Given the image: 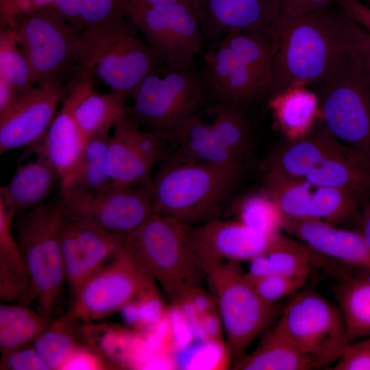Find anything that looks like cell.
<instances>
[{
	"instance_id": "obj_1",
	"label": "cell",
	"mask_w": 370,
	"mask_h": 370,
	"mask_svg": "<svg viewBox=\"0 0 370 370\" xmlns=\"http://www.w3.org/2000/svg\"><path fill=\"white\" fill-rule=\"evenodd\" d=\"M273 39L269 99L292 87L322 84L349 53L343 38L340 14L327 10L296 17L280 13Z\"/></svg>"
},
{
	"instance_id": "obj_2",
	"label": "cell",
	"mask_w": 370,
	"mask_h": 370,
	"mask_svg": "<svg viewBox=\"0 0 370 370\" xmlns=\"http://www.w3.org/2000/svg\"><path fill=\"white\" fill-rule=\"evenodd\" d=\"M243 169L238 165L166 162L151 180L153 212L185 225L219 219Z\"/></svg>"
},
{
	"instance_id": "obj_3",
	"label": "cell",
	"mask_w": 370,
	"mask_h": 370,
	"mask_svg": "<svg viewBox=\"0 0 370 370\" xmlns=\"http://www.w3.org/2000/svg\"><path fill=\"white\" fill-rule=\"evenodd\" d=\"M125 241L172 304L202 287L205 269L185 225L153 213L137 229L125 234Z\"/></svg>"
},
{
	"instance_id": "obj_4",
	"label": "cell",
	"mask_w": 370,
	"mask_h": 370,
	"mask_svg": "<svg viewBox=\"0 0 370 370\" xmlns=\"http://www.w3.org/2000/svg\"><path fill=\"white\" fill-rule=\"evenodd\" d=\"M84 58L82 64L92 70L125 101L132 97L149 74L161 72L163 65L143 41L133 21L125 16L82 32Z\"/></svg>"
},
{
	"instance_id": "obj_5",
	"label": "cell",
	"mask_w": 370,
	"mask_h": 370,
	"mask_svg": "<svg viewBox=\"0 0 370 370\" xmlns=\"http://www.w3.org/2000/svg\"><path fill=\"white\" fill-rule=\"evenodd\" d=\"M13 222L16 238L26 266L31 301L49 320L61 302L65 274L60 234L65 220L60 200L45 203L19 213Z\"/></svg>"
},
{
	"instance_id": "obj_6",
	"label": "cell",
	"mask_w": 370,
	"mask_h": 370,
	"mask_svg": "<svg viewBox=\"0 0 370 370\" xmlns=\"http://www.w3.org/2000/svg\"><path fill=\"white\" fill-rule=\"evenodd\" d=\"M8 28L27 60L36 85H64L84 60L82 32L50 5L14 16Z\"/></svg>"
},
{
	"instance_id": "obj_7",
	"label": "cell",
	"mask_w": 370,
	"mask_h": 370,
	"mask_svg": "<svg viewBox=\"0 0 370 370\" xmlns=\"http://www.w3.org/2000/svg\"><path fill=\"white\" fill-rule=\"evenodd\" d=\"M226 336V345L236 362L262 332L276 313L275 304L257 293L238 261L201 262Z\"/></svg>"
},
{
	"instance_id": "obj_8",
	"label": "cell",
	"mask_w": 370,
	"mask_h": 370,
	"mask_svg": "<svg viewBox=\"0 0 370 370\" xmlns=\"http://www.w3.org/2000/svg\"><path fill=\"white\" fill-rule=\"evenodd\" d=\"M132 99V105L127 106V114L166 140L210 103L201 71L194 66L149 74L139 84Z\"/></svg>"
},
{
	"instance_id": "obj_9",
	"label": "cell",
	"mask_w": 370,
	"mask_h": 370,
	"mask_svg": "<svg viewBox=\"0 0 370 370\" xmlns=\"http://www.w3.org/2000/svg\"><path fill=\"white\" fill-rule=\"evenodd\" d=\"M321 85L325 126L340 141L370 155V67L349 52Z\"/></svg>"
},
{
	"instance_id": "obj_10",
	"label": "cell",
	"mask_w": 370,
	"mask_h": 370,
	"mask_svg": "<svg viewBox=\"0 0 370 370\" xmlns=\"http://www.w3.org/2000/svg\"><path fill=\"white\" fill-rule=\"evenodd\" d=\"M274 328L319 369L337 361L348 345L341 310L312 289L297 293Z\"/></svg>"
},
{
	"instance_id": "obj_11",
	"label": "cell",
	"mask_w": 370,
	"mask_h": 370,
	"mask_svg": "<svg viewBox=\"0 0 370 370\" xmlns=\"http://www.w3.org/2000/svg\"><path fill=\"white\" fill-rule=\"evenodd\" d=\"M127 16L161 61V73L193 66L204 47L197 8L189 3L145 4L128 0Z\"/></svg>"
},
{
	"instance_id": "obj_12",
	"label": "cell",
	"mask_w": 370,
	"mask_h": 370,
	"mask_svg": "<svg viewBox=\"0 0 370 370\" xmlns=\"http://www.w3.org/2000/svg\"><path fill=\"white\" fill-rule=\"evenodd\" d=\"M154 286L156 282L124 238L114 257L73 295L68 313L84 323H89L120 311Z\"/></svg>"
},
{
	"instance_id": "obj_13",
	"label": "cell",
	"mask_w": 370,
	"mask_h": 370,
	"mask_svg": "<svg viewBox=\"0 0 370 370\" xmlns=\"http://www.w3.org/2000/svg\"><path fill=\"white\" fill-rule=\"evenodd\" d=\"M150 186L73 190L60 200L66 220L127 234L154 213Z\"/></svg>"
},
{
	"instance_id": "obj_14",
	"label": "cell",
	"mask_w": 370,
	"mask_h": 370,
	"mask_svg": "<svg viewBox=\"0 0 370 370\" xmlns=\"http://www.w3.org/2000/svg\"><path fill=\"white\" fill-rule=\"evenodd\" d=\"M263 192L287 217L333 225L356 218L365 201L347 190L315 184L272 169H265Z\"/></svg>"
},
{
	"instance_id": "obj_15",
	"label": "cell",
	"mask_w": 370,
	"mask_h": 370,
	"mask_svg": "<svg viewBox=\"0 0 370 370\" xmlns=\"http://www.w3.org/2000/svg\"><path fill=\"white\" fill-rule=\"evenodd\" d=\"M166 140L158 133L144 130L126 112L115 123L108 150L112 185L136 187L151 185L152 171L166 154Z\"/></svg>"
},
{
	"instance_id": "obj_16",
	"label": "cell",
	"mask_w": 370,
	"mask_h": 370,
	"mask_svg": "<svg viewBox=\"0 0 370 370\" xmlns=\"http://www.w3.org/2000/svg\"><path fill=\"white\" fill-rule=\"evenodd\" d=\"M201 73L209 105L234 107L246 112L268 97L270 83L238 56L222 39L203 55Z\"/></svg>"
},
{
	"instance_id": "obj_17",
	"label": "cell",
	"mask_w": 370,
	"mask_h": 370,
	"mask_svg": "<svg viewBox=\"0 0 370 370\" xmlns=\"http://www.w3.org/2000/svg\"><path fill=\"white\" fill-rule=\"evenodd\" d=\"M68 92L66 83L36 84L20 94L0 114V154L42 140Z\"/></svg>"
},
{
	"instance_id": "obj_18",
	"label": "cell",
	"mask_w": 370,
	"mask_h": 370,
	"mask_svg": "<svg viewBox=\"0 0 370 370\" xmlns=\"http://www.w3.org/2000/svg\"><path fill=\"white\" fill-rule=\"evenodd\" d=\"M124 238L125 234L64 220L60 243L65 281L73 295L88 278L114 257Z\"/></svg>"
},
{
	"instance_id": "obj_19",
	"label": "cell",
	"mask_w": 370,
	"mask_h": 370,
	"mask_svg": "<svg viewBox=\"0 0 370 370\" xmlns=\"http://www.w3.org/2000/svg\"><path fill=\"white\" fill-rule=\"evenodd\" d=\"M204 47H212L232 29L273 37L280 14L273 0H199Z\"/></svg>"
},
{
	"instance_id": "obj_20",
	"label": "cell",
	"mask_w": 370,
	"mask_h": 370,
	"mask_svg": "<svg viewBox=\"0 0 370 370\" xmlns=\"http://www.w3.org/2000/svg\"><path fill=\"white\" fill-rule=\"evenodd\" d=\"M93 77L87 73H79L67 82L66 97L45 136L35 144L56 169L60 183L72 172L87 142L73 116V108L93 89Z\"/></svg>"
},
{
	"instance_id": "obj_21",
	"label": "cell",
	"mask_w": 370,
	"mask_h": 370,
	"mask_svg": "<svg viewBox=\"0 0 370 370\" xmlns=\"http://www.w3.org/2000/svg\"><path fill=\"white\" fill-rule=\"evenodd\" d=\"M186 227L192 247L201 262L249 261L266 252L277 233H262L239 221H225L220 218Z\"/></svg>"
},
{
	"instance_id": "obj_22",
	"label": "cell",
	"mask_w": 370,
	"mask_h": 370,
	"mask_svg": "<svg viewBox=\"0 0 370 370\" xmlns=\"http://www.w3.org/2000/svg\"><path fill=\"white\" fill-rule=\"evenodd\" d=\"M282 230L318 254L370 272V246L360 232L328 222L284 216Z\"/></svg>"
},
{
	"instance_id": "obj_23",
	"label": "cell",
	"mask_w": 370,
	"mask_h": 370,
	"mask_svg": "<svg viewBox=\"0 0 370 370\" xmlns=\"http://www.w3.org/2000/svg\"><path fill=\"white\" fill-rule=\"evenodd\" d=\"M36 156L18 164L13 176L0 188V201L14 214L31 210L44 204L59 176L47 157L33 145Z\"/></svg>"
},
{
	"instance_id": "obj_24",
	"label": "cell",
	"mask_w": 370,
	"mask_h": 370,
	"mask_svg": "<svg viewBox=\"0 0 370 370\" xmlns=\"http://www.w3.org/2000/svg\"><path fill=\"white\" fill-rule=\"evenodd\" d=\"M303 178L315 184L347 190L365 201L370 195V155L342 143Z\"/></svg>"
},
{
	"instance_id": "obj_25",
	"label": "cell",
	"mask_w": 370,
	"mask_h": 370,
	"mask_svg": "<svg viewBox=\"0 0 370 370\" xmlns=\"http://www.w3.org/2000/svg\"><path fill=\"white\" fill-rule=\"evenodd\" d=\"M202 112L183 123L166 140L171 153L166 162L204 163L245 166V161L222 147L213 136Z\"/></svg>"
},
{
	"instance_id": "obj_26",
	"label": "cell",
	"mask_w": 370,
	"mask_h": 370,
	"mask_svg": "<svg viewBox=\"0 0 370 370\" xmlns=\"http://www.w3.org/2000/svg\"><path fill=\"white\" fill-rule=\"evenodd\" d=\"M14 213L0 201V299L3 302L31 303L26 266L13 234Z\"/></svg>"
},
{
	"instance_id": "obj_27",
	"label": "cell",
	"mask_w": 370,
	"mask_h": 370,
	"mask_svg": "<svg viewBox=\"0 0 370 370\" xmlns=\"http://www.w3.org/2000/svg\"><path fill=\"white\" fill-rule=\"evenodd\" d=\"M342 143L325 125L313 128L303 137L288 140L284 146L273 153L266 169L303 177Z\"/></svg>"
},
{
	"instance_id": "obj_28",
	"label": "cell",
	"mask_w": 370,
	"mask_h": 370,
	"mask_svg": "<svg viewBox=\"0 0 370 370\" xmlns=\"http://www.w3.org/2000/svg\"><path fill=\"white\" fill-rule=\"evenodd\" d=\"M234 367L240 370H307L314 366L312 358L273 328L258 347L237 361Z\"/></svg>"
},
{
	"instance_id": "obj_29",
	"label": "cell",
	"mask_w": 370,
	"mask_h": 370,
	"mask_svg": "<svg viewBox=\"0 0 370 370\" xmlns=\"http://www.w3.org/2000/svg\"><path fill=\"white\" fill-rule=\"evenodd\" d=\"M269 101L277 123L288 140L303 137L314 128L318 99L303 86L290 88Z\"/></svg>"
},
{
	"instance_id": "obj_30",
	"label": "cell",
	"mask_w": 370,
	"mask_h": 370,
	"mask_svg": "<svg viewBox=\"0 0 370 370\" xmlns=\"http://www.w3.org/2000/svg\"><path fill=\"white\" fill-rule=\"evenodd\" d=\"M338 306L345 325L348 344L370 335V272L361 270L345 278L336 289Z\"/></svg>"
},
{
	"instance_id": "obj_31",
	"label": "cell",
	"mask_w": 370,
	"mask_h": 370,
	"mask_svg": "<svg viewBox=\"0 0 370 370\" xmlns=\"http://www.w3.org/2000/svg\"><path fill=\"white\" fill-rule=\"evenodd\" d=\"M110 137V132H106L87 140L72 172L60 183V193L77 190L100 189L112 185L108 166Z\"/></svg>"
},
{
	"instance_id": "obj_32",
	"label": "cell",
	"mask_w": 370,
	"mask_h": 370,
	"mask_svg": "<svg viewBox=\"0 0 370 370\" xmlns=\"http://www.w3.org/2000/svg\"><path fill=\"white\" fill-rule=\"evenodd\" d=\"M80 321L69 313L51 320L44 330L34 340L33 347L49 370L58 369L77 347L82 346L79 341L85 339L84 327Z\"/></svg>"
},
{
	"instance_id": "obj_33",
	"label": "cell",
	"mask_w": 370,
	"mask_h": 370,
	"mask_svg": "<svg viewBox=\"0 0 370 370\" xmlns=\"http://www.w3.org/2000/svg\"><path fill=\"white\" fill-rule=\"evenodd\" d=\"M126 101L111 92L94 90L84 95L73 108V116L88 139L110 132L116 121L127 112Z\"/></svg>"
},
{
	"instance_id": "obj_34",
	"label": "cell",
	"mask_w": 370,
	"mask_h": 370,
	"mask_svg": "<svg viewBox=\"0 0 370 370\" xmlns=\"http://www.w3.org/2000/svg\"><path fill=\"white\" fill-rule=\"evenodd\" d=\"M49 320L38 311L22 304L0 306V349L1 356L34 341Z\"/></svg>"
},
{
	"instance_id": "obj_35",
	"label": "cell",
	"mask_w": 370,
	"mask_h": 370,
	"mask_svg": "<svg viewBox=\"0 0 370 370\" xmlns=\"http://www.w3.org/2000/svg\"><path fill=\"white\" fill-rule=\"evenodd\" d=\"M205 110L213 115V121L209 123L216 140L245 161L251 145L245 112L234 107L216 104H210Z\"/></svg>"
},
{
	"instance_id": "obj_36",
	"label": "cell",
	"mask_w": 370,
	"mask_h": 370,
	"mask_svg": "<svg viewBox=\"0 0 370 370\" xmlns=\"http://www.w3.org/2000/svg\"><path fill=\"white\" fill-rule=\"evenodd\" d=\"M128 0H54L51 6L81 32L127 16Z\"/></svg>"
},
{
	"instance_id": "obj_37",
	"label": "cell",
	"mask_w": 370,
	"mask_h": 370,
	"mask_svg": "<svg viewBox=\"0 0 370 370\" xmlns=\"http://www.w3.org/2000/svg\"><path fill=\"white\" fill-rule=\"evenodd\" d=\"M276 273L306 282L316 254L303 242L278 232L265 252Z\"/></svg>"
},
{
	"instance_id": "obj_38",
	"label": "cell",
	"mask_w": 370,
	"mask_h": 370,
	"mask_svg": "<svg viewBox=\"0 0 370 370\" xmlns=\"http://www.w3.org/2000/svg\"><path fill=\"white\" fill-rule=\"evenodd\" d=\"M0 79L8 84L18 96L36 85L27 60L9 28L1 31Z\"/></svg>"
},
{
	"instance_id": "obj_39",
	"label": "cell",
	"mask_w": 370,
	"mask_h": 370,
	"mask_svg": "<svg viewBox=\"0 0 370 370\" xmlns=\"http://www.w3.org/2000/svg\"><path fill=\"white\" fill-rule=\"evenodd\" d=\"M176 369H222L231 358L222 340L195 338L187 347L171 353Z\"/></svg>"
},
{
	"instance_id": "obj_40",
	"label": "cell",
	"mask_w": 370,
	"mask_h": 370,
	"mask_svg": "<svg viewBox=\"0 0 370 370\" xmlns=\"http://www.w3.org/2000/svg\"><path fill=\"white\" fill-rule=\"evenodd\" d=\"M239 221L249 227L265 234L282 230L284 213L278 204L265 193L246 197L241 203Z\"/></svg>"
},
{
	"instance_id": "obj_41",
	"label": "cell",
	"mask_w": 370,
	"mask_h": 370,
	"mask_svg": "<svg viewBox=\"0 0 370 370\" xmlns=\"http://www.w3.org/2000/svg\"><path fill=\"white\" fill-rule=\"evenodd\" d=\"M249 280L258 295L270 304H275L279 300L291 295L301 289L305 284L302 280L278 273Z\"/></svg>"
},
{
	"instance_id": "obj_42",
	"label": "cell",
	"mask_w": 370,
	"mask_h": 370,
	"mask_svg": "<svg viewBox=\"0 0 370 370\" xmlns=\"http://www.w3.org/2000/svg\"><path fill=\"white\" fill-rule=\"evenodd\" d=\"M340 23L347 50L370 67V33L343 12L340 14Z\"/></svg>"
},
{
	"instance_id": "obj_43",
	"label": "cell",
	"mask_w": 370,
	"mask_h": 370,
	"mask_svg": "<svg viewBox=\"0 0 370 370\" xmlns=\"http://www.w3.org/2000/svg\"><path fill=\"white\" fill-rule=\"evenodd\" d=\"M334 370H370V344L350 343L333 367Z\"/></svg>"
},
{
	"instance_id": "obj_44",
	"label": "cell",
	"mask_w": 370,
	"mask_h": 370,
	"mask_svg": "<svg viewBox=\"0 0 370 370\" xmlns=\"http://www.w3.org/2000/svg\"><path fill=\"white\" fill-rule=\"evenodd\" d=\"M1 356V369L49 370L33 347H22Z\"/></svg>"
},
{
	"instance_id": "obj_45",
	"label": "cell",
	"mask_w": 370,
	"mask_h": 370,
	"mask_svg": "<svg viewBox=\"0 0 370 370\" xmlns=\"http://www.w3.org/2000/svg\"><path fill=\"white\" fill-rule=\"evenodd\" d=\"M105 367V363L100 356L82 345L69 355L59 370H98Z\"/></svg>"
},
{
	"instance_id": "obj_46",
	"label": "cell",
	"mask_w": 370,
	"mask_h": 370,
	"mask_svg": "<svg viewBox=\"0 0 370 370\" xmlns=\"http://www.w3.org/2000/svg\"><path fill=\"white\" fill-rule=\"evenodd\" d=\"M280 13L296 17L309 13L327 10L333 2L339 0H273Z\"/></svg>"
},
{
	"instance_id": "obj_47",
	"label": "cell",
	"mask_w": 370,
	"mask_h": 370,
	"mask_svg": "<svg viewBox=\"0 0 370 370\" xmlns=\"http://www.w3.org/2000/svg\"><path fill=\"white\" fill-rule=\"evenodd\" d=\"M343 12L370 33V7L358 0H339Z\"/></svg>"
},
{
	"instance_id": "obj_48",
	"label": "cell",
	"mask_w": 370,
	"mask_h": 370,
	"mask_svg": "<svg viewBox=\"0 0 370 370\" xmlns=\"http://www.w3.org/2000/svg\"><path fill=\"white\" fill-rule=\"evenodd\" d=\"M223 323L218 310L201 317V328L205 338L222 340Z\"/></svg>"
},
{
	"instance_id": "obj_49",
	"label": "cell",
	"mask_w": 370,
	"mask_h": 370,
	"mask_svg": "<svg viewBox=\"0 0 370 370\" xmlns=\"http://www.w3.org/2000/svg\"><path fill=\"white\" fill-rule=\"evenodd\" d=\"M249 261V270L246 275L250 280L260 278L276 273L265 253L257 256Z\"/></svg>"
},
{
	"instance_id": "obj_50",
	"label": "cell",
	"mask_w": 370,
	"mask_h": 370,
	"mask_svg": "<svg viewBox=\"0 0 370 370\" xmlns=\"http://www.w3.org/2000/svg\"><path fill=\"white\" fill-rule=\"evenodd\" d=\"M17 97L18 95L10 85L0 79V114L8 110Z\"/></svg>"
},
{
	"instance_id": "obj_51",
	"label": "cell",
	"mask_w": 370,
	"mask_h": 370,
	"mask_svg": "<svg viewBox=\"0 0 370 370\" xmlns=\"http://www.w3.org/2000/svg\"><path fill=\"white\" fill-rule=\"evenodd\" d=\"M362 204L360 232L370 246V199L365 200Z\"/></svg>"
},
{
	"instance_id": "obj_52",
	"label": "cell",
	"mask_w": 370,
	"mask_h": 370,
	"mask_svg": "<svg viewBox=\"0 0 370 370\" xmlns=\"http://www.w3.org/2000/svg\"><path fill=\"white\" fill-rule=\"evenodd\" d=\"M145 4L189 3L198 8L199 0H130Z\"/></svg>"
},
{
	"instance_id": "obj_53",
	"label": "cell",
	"mask_w": 370,
	"mask_h": 370,
	"mask_svg": "<svg viewBox=\"0 0 370 370\" xmlns=\"http://www.w3.org/2000/svg\"><path fill=\"white\" fill-rule=\"evenodd\" d=\"M26 1L28 2L31 8V10L49 6L54 1V0H26Z\"/></svg>"
},
{
	"instance_id": "obj_54",
	"label": "cell",
	"mask_w": 370,
	"mask_h": 370,
	"mask_svg": "<svg viewBox=\"0 0 370 370\" xmlns=\"http://www.w3.org/2000/svg\"><path fill=\"white\" fill-rule=\"evenodd\" d=\"M365 343H368V344H370V338L364 341Z\"/></svg>"
},
{
	"instance_id": "obj_55",
	"label": "cell",
	"mask_w": 370,
	"mask_h": 370,
	"mask_svg": "<svg viewBox=\"0 0 370 370\" xmlns=\"http://www.w3.org/2000/svg\"><path fill=\"white\" fill-rule=\"evenodd\" d=\"M370 1V0H369Z\"/></svg>"
}]
</instances>
